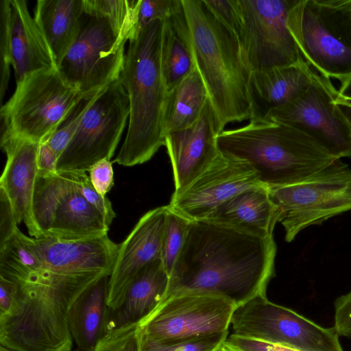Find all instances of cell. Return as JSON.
<instances>
[{
  "label": "cell",
  "instance_id": "1",
  "mask_svg": "<svg viewBox=\"0 0 351 351\" xmlns=\"http://www.w3.org/2000/svg\"><path fill=\"white\" fill-rule=\"evenodd\" d=\"M276 254L273 237L207 220L191 221L163 301L180 293H203L224 298L237 307L265 295L274 276Z\"/></svg>",
  "mask_w": 351,
  "mask_h": 351
},
{
  "label": "cell",
  "instance_id": "2",
  "mask_svg": "<svg viewBox=\"0 0 351 351\" xmlns=\"http://www.w3.org/2000/svg\"><path fill=\"white\" fill-rule=\"evenodd\" d=\"M162 27L163 21H153L129 39L119 77L129 97V124L113 160L122 166L143 164L165 146L163 115L168 91L160 61Z\"/></svg>",
  "mask_w": 351,
  "mask_h": 351
},
{
  "label": "cell",
  "instance_id": "3",
  "mask_svg": "<svg viewBox=\"0 0 351 351\" xmlns=\"http://www.w3.org/2000/svg\"><path fill=\"white\" fill-rule=\"evenodd\" d=\"M104 276L55 273L47 269L19 286V310L0 317V344L14 351H71L68 313L73 302Z\"/></svg>",
  "mask_w": 351,
  "mask_h": 351
},
{
  "label": "cell",
  "instance_id": "4",
  "mask_svg": "<svg viewBox=\"0 0 351 351\" xmlns=\"http://www.w3.org/2000/svg\"><path fill=\"white\" fill-rule=\"evenodd\" d=\"M217 145L221 153L250 164L267 189L304 180L337 160L302 131L264 117L223 130Z\"/></svg>",
  "mask_w": 351,
  "mask_h": 351
},
{
  "label": "cell",
  "instance_id": "5",
  "mask_svg": "<svg viewBox=\"0 0 351 351\" xmlns=\"http://www.w3.org/2000/svg\"><path fill=\"white\" fill-rule=\"evenodd\" d=\"M141 1L83 0L79 34L58 66L67 83L85 94L120 77Z\"/></svg>",
  "mask_w": 351,
  "mask_h": 351
},
{
  "label": "cell",
  "instance_id": "6",
  "mask_svg": "<svg viewBox=\"0 0 351 351\" xmlns=\"http://www.w3.org/2000/svg\"><path fill=\"white\" fill-rule=\"evenodd\" d=\"M193 50L215 114L219 132L233 122L254 117L250 73L237 37L219 22L202 0H182Z\"/></svg>",
  "mask_w": 351,
  "mask_h": 351
},
{
  "label": "cell",
  "instance_id": "7",
  "mask_svg": "<svg viewBox=\"0 0 351 351\" xmlns=\"http://www.w3.org/2000/svg\"><path fill=\"white\" fill-rule=\"evenodd\" d=\"M287 27L320 75L341 83L351 77V0H295Z\"/></svg>",
  "mask_w": 351,
  "mask_h": 351
},
{
  "label": "cell",
  "instance_id": "8",
  "mask_svg": "<svg viewBox=\"0 0 351 351\" xmlns=\"http://www.w3.org/2000/svg\"><path fill=\"white\" fill-rule=\"evenodd\" d=\"M84 95L58 69L27 75L1 106V134L46 141Z\"/></svg>",
  "mask_w": 351,
  "mask_h": 351
},
{
  "label": "cell",
  "instance_id": "9",
  "mask_svg": "<svg viewBox=\"0 0 351 351\" xmlns=\"http://www.w3.org/2000/svg\"><path fill=\"white\" fill-rule=\"evenodd\" d=\"M268 193L285 239L291 242L304 229L351 211V167L337 159L304 180L268 188Z\"/></svg>",
  "mask_w": 351,
  "mask_h": 351
},
{
  "label": "cell",
  "instance_id": "10",
  "mask_svg": "<svg viewBox=\"0 0 351 351\" xmlns=\"http://www.w3.org/2000/svg\"><path fill=\"white\" fill-rule=\"evenodd\" d=\"M230 326L233 335L299 351H343L334 326L322 327L265 295L237 306Z\"/></svg>",
  "mask_w": 351,
  "mask_h": 351
},
{
  "label": "cell",
  "instance_id": "11",
  "mask_svg": "<svg viewBox=\"0 0 351 351\" xmlns=\"http://www.w3.org/2000/svg\"><path fill=\"white\" fill-rule=\"evenodd\" d=\"M241 17L238 42L253 73L305 62L287 27L295 0H237Z\"/></svg>",
  "mask_w": 351,
  "mask_h": 351
},
{
  "label": "cell",
  "instance_id": "12",
  "mask_svg": "<svg viewBox=\"0 0 351 351\" xmlns=\"http://www.w3.org/2000/svg\"><path fill=\"white\" fill-rule=\"evenodd\" d=\"M33 213L42 237L73 240L101 237L105 217L83 197L69 171L37 176Z\"/></svg>",
  "mask_w": 351,
  "mask_h": 351
},
{
  "label": "cell",
  "instance_id": "13",
  "mask_svg": "<svg viewBox=\"0 0 351 351\" xmlns=\"http://www.w3.org/2000/svg\"><path fill=\"white\" fill-rule=\"evenodd\" d=\"M130 116L128 95L119 77L104 87L57 162V171H88L110 160Z\"/></svg>",
  "mask_w": 351,
  "mask_h": 351
},
{
  "label": "cell",
  "instance_id": "14",
  "mask_svg": "<svg viewBox=\"0 0 351 351\" xmlns=\"http://www.w3.org/2000/svg\"><path fill=\"white\" fill-rule=\"evenodd\" d=\"M338 95L330 79L315 73L298 96L263 117L302 131L336 159L351 158V128L335 103Z\"/></svg>",
  "mask_w": 351,
  "mask_h": 351
},
{
  "label": "cell",
  "instance_id": "15",
  "mask_svg": "<svg viewBox=\"0 0 351 351\" xmlns=\"http://www.w3.org/2000/svg\"><path fill=\"white\" fill-rule=\"evenodd\" d=\"M237 306L212 294L184 293L165 299L139 323L140 330L156 341L191 339L228 331Z\"/></svg>",
  "mask_w": 351,
  "mask_h": 351
},
{
  "label": "cell",
  "instance_id": "16",
  "mask_svg": "<svg viewBox=\"0 0 351 351\" xmlns=\"http://www.w3.org/2000/svg\"><path fill=\"white\" fill-rule=\"evenodd\" d=\"M263 186L250 164L220 152L182 193L172 194L169 206L190 221L203 220L237 193Z\"/></svg>",
  "mask_w": 351,
  "mask_h": 351
},
{
  "label": "cell",
  "instance_id": "17",
  "mask_svg": "<svg viewBox=\"0 0 351 351\" xmlns=\"http://www.w3.org/2000/svg\"><path fill=\"white\" fill-rule=\"evenodd\" d=\"M167 213V205L149 210L119 244L108 280L107 304L110 309H117L123 304L139 271L160 258Z\"/></svg>",
  "mask_w": 351,
  "mask_h": 351
},
{
  "label": "cell",
  "instance_id": "18",
  "mask_svg": "<svg viewBox=\"0 0 351 351\" xmlns=\"http://www.w3.org/2000/svg\"><path fill=\"white\" fill-rule=\"evenodd\" d=\"M219 133L208 98L200 117L193 125L165 135V146L173 173V195L182 193L219 155L217 136Z\"/></svg>",
  "mask_w": 351,
  "mask_h": 351
},
{
  "label": "cell",
  "instance_id": "19",
  "mask_svg": "<svg viewBox=\"0 0 351 351\" xmlns=\"http://www.w3.org/2000/svg\"><path fill=\"white\" fill-rule=\"evenodd\" d=\"M39 144L14 135L1 134V147L7 160L0 178V188L10 199L17 223L23 221L29 235L35 239L42 237L33 213Z\"/></svg>",
  "mask_w": 351,
  "mask_h": 351
},
{
  "label": "cell",
  "instance_id": "20",
  "mask_svg": "<svg viewBox=\"0 0 351 351\" xmlns=\"http://www.w3.org/2000/svg\"><path fill=\"white\" fill-rule=\"evenodd\" d=\"M34 239L47 269L73 276L103 274L110 276L119 246L108 234L73 240Z\"/></svg>",
  "mask_w": 351,
  "mask_h": 351
},
{
  "label": "cell",
  "instance_id": "21",
  "mask_svg": "<svg viewBox=\"0 0 351 351\" xmlns=\"http://www.w3.org/2000/svg\"><path fill=\"white\" fill-rule=\"evenodd\" d=\"M10 37L16 82L42 70L58 69L51 49L24 0H10Z\"/></svg>",
  "mask_w": 351,
  "mask_h": 351
},
{
  "label": "cell",
  "instance_id": "22",
  "mask_svg": "<svg viewBox=\"0 0 351 351\" xmlns=\"http://www.w3.org/2000/svg\"><path fill=\"white\" fill-rule=\"evenodd\" d=\"M279 211L271 200L268 189L255 187L230 197L205 219L229 226L250 234L271 237Z\"/></svg>",
  "mask_w": 351,
  "mask_h": 351
},
{
  "label": "cell",
  "instance_id": "23",
  "mask_svg": "<svg viewBox=\"0 0 351 351\" xmlns=\"http://www.w3.org/2000/svg\"><path fill=\"white\" fill-rule=\"evenodd\" d=\"M315 73L306 62L251 73L249 89L254 117H263L295 99L311 84Z\"/></svg>",
  "mask_w": 351,
  "mask_h": 351
},
{
  "label": "cell",
  "instance_id": "24",
  "mask_svg": "<svg viewBox=\"0 0 351 351\" xmlns=\"http://www.w3.org/2000/svg\"><path fill=\"white\" fill-rule=\"evenodd\" d=\"M169 284V276L160 258L143 267L130 285L123 304L117 309L109 308L107 332L147 317L165 299Z\"/></svg>",
  "mask_w": 351,
  "mask_h": 351
},
{
  "label": "cell",
  "instance_id": "25",
  "mask_svg": "<svg viewBox=\"0 0 351 351\" xmlns=\"http://www.w3.org/2000/svg\"><path fill=\"white\" fill-rule=\"evenodd\" d=\"M108 280L104 276L87 287L69 311V331L81 351H92L107 333Z\"/></svg>",
  "mask_w": 351,
  "mask_h": 351
},
{
  "label": "cell",
  "instance_id": "26",
  "mask_svg": "<svg viewBox=\"0 0 351 351\" xmlns=\"http://www.w3.org/2000/svg\"><path fill=\"white\" fill-rule=\"evenodd\" d=\"M83 5V0L36 2L34 18L51 49L57 68L77 37Z\"/></svg>",
  "mask_w": 351,
  "mask_h": 351
},
{
  "label": "cell",
  "instance_id": "27",
  "mask_svg": "<svg viewBox=\"0 0 351 351\" xmlns=\"http://www.w3.org/2000/svg\"><path fill=\"white\" fill-rule=\"evenodd\" d=\"M160 61L167 91L197 68L183 9L163 21Z\"/></svg>",
  "mask_w": 351,
  "mask_h": 351
},
{
  "label": "cell",
  "instance_id": "28",
  "mask_svg": "<svg viewBox=\"0 0 351 351\" xmlns=\"http://www.w3.org/2000/svg\"><path fill=\"white\" fill-rule=\"evenodd\" d=\"M208 98L204 82L196 68L167 93L163 115L165 136L193 125L200 117Z\"/></svg>",
  "mask_w": 351,
  "mask_h": 351
},
{
  "label": "cell",
  "instance_id": "29",
  "mask_svg": "<svg viewBox=\"0 0 351 351\" xmlns=\"http://www.w3.org/2000/svg\"><path fill=\"white\" fill-rule=\"evenodd\" d=\"M44 269L34 239L19 229L0 246V276L18 284Z\"/></svg>",
  "mask_w": 351,
  "mask_h": 351
},
{
  "label": "cell",
  "instance_id": "30",
  "mask_svg": "<svg viewBox=\"0 0 351 351\" xmlns=\"http://www.w3.org/2000/svg\"><path fill=\"white\" fill-rule=\"evenodd\" d=\"M190 221L167 205L160 260L169 277L186 240Z\"/></svg>",
  "mask_w": 351,
  "mask_h": 351
},
{
  "label": "cell",
  "instance_id": "31",
  "mask_svg": "<svg viewBox=\"0 0 351 351\" xmlns=\"http://www.w3.org/2000/svg\"><path fill=\"white\" fill-rule=\"evenodd\" d=\"M104 88V87L85 93L68 113L58 128L45 141L50 145L58 158L77 132L85 113Z\"/></svg>",
  "mask_w": 351,
  "mask_h": 351
},
{
  "label": "cell",
  "instance_id": "32",
  "mask_svg": "<svg viewBox=\"0 0 351 351\" xmlns=\"http://www.w3.org/2000/svg\"><path fill=\"white\" fill-rule=\"evenodd\" d=\"M228 336L226 331L186 339L156 341L140 330L141 351H217Z\"/></svg>",
  "mask_w": 351,
  "mask_h": 351
},
{
  "label": "cell",
  "instance_id": "33",
  "mask_svg": "<svg viewBox=\"0 0 351 351\" xmlns=\"http://www.w3.org/2000/svg\"><path fill=\"white\" fill-rule=\"evenodd\" d=\"M139 323L125 324L108 332L92 351H141Z\"/></svg>",
  "mask_w": 351,
  "mask_h": 351
},
{
  "label": "cell",
  "instance_id": "34",
  "mask_svg": "<svg viewBox=\"0 0 351 351\" xmlns=\"http://www.w3.org/2000/svg\"><path fill=\"white\" fill-rule=\"evenodd\" d=\"M182 9V0H141L134 34L153 21H165Z\"/></svg>",
  "mask_w": 351,
  "mask_h": 351
},
{
  "label": "cell",
  "instance_id": "35",
  "mask_svg": "<svg viewBox=\"0 0 351 351\" xmlns=\"http://www.w3.org/2000/svg\"><path fill=\"white\" fill-rule=\"evenodd\" d=\"M9 20L10 0H2L0 1L1 101L8 88L10 67L12 66Z\"/></svg>",
  "mask_w": 351,
  "mask_h": 351
},
{
  "label": "cell",
  "instance_id": "36",
  "mask_svg": "<svg viewBox=\"0 0 351 351\" xmlns=\"http://www.w3.org/2000/svg\"><path fill=\"white\" fill-rule=\"evenodd\" d=\"M69 172L83 197L105 217L110 226L116 217L110 201L106 196H102L96 191L86 171Z\"/></svg>",
  "mask_w": 351,
  "mask_h": 351
},
{
  "label": "cell",
  "instance_id": "37",
  "mask_svg": "<svg viewBox=\"0 0 351 351\" xmlns=\"http://www.w3.org/2000/svg\"><path fill=\"white\" fill-rule=\"evenodd\" d=\"M213 16L238 39L241 17L237 0H202Z\"/></svg>",
  "mask_w": 351,
  "mask_h": 351
},
{
  "label": "cell",
  "instance_id": "38",
  "mask_svg": "<svg viewBox=\"0 0 351 351\" xmlns=\"http://www.w3.org/2000/svg\"><path fill=\"white\" fill-rule=\"evenodd\" d=\"M223 348L226 351H299L286 346L233 334L228 336L223 344Z\"/></svg>",
  "mask_w": 351,
  "mask_h": 351
},
{
  "label": "cell",
  "instance_id": "39",
  "mask_svg": "<svg viewBox=\"0 0 351 351\" xmlns=\"http://www.w3.org/2000/svg\"><path fill=\"white\" fill-rule=\"evenodd\" d=\"M88 173L96 191L101 195L106 196L114 185L112 162L108 159H102L95 163L88 170Z\"/></svg>",
  "mask_w": 351,
  "mask_h": 351
},
{
  "label": "cell",
  "instance_id": "40",
  "mask_svg": "<svg viewBox=\"0 0 351 351\" xmlns=\"http://www.w3.org/2000/svg\"><path fill=\"white\" fill-rule=\"evenodd\" d=\"M12 206L5 192L0 188V246L19 229Z\"/></svg>",
  "mask_w": 351,
  "mask_h": 351
},
{
  "label": "cell",
  "instance_id": "41",
  "mask_svg": "<svg viewBox=\"0 0 351 351\" xmlns=\"http://www.w3.org/2000/svg\"><path fill=\"white\" fill-rule=\"evenodd\" d=\"M18 310V285L0 276V317L14 316Z\"/></svg>",
  "mask_w": 351,
  "mask_h": 351
},
{
  "label": "cell",
  "instance_id": "42",
  "mask_svg": "<svg viewBox=\"0 0 351 351\" xmlns=\"http://www.w3.org/2000/svg\"><path fill=\"white\" fill-rule=\"evenodd\" d=\"M339 336L351 338V291L335 302V325Z\"/></svg>",
  "mask_w": 351,
  "mask_h": 351
},
{
  "label": "cell",
  "instance_id": "43",
  "mask_svg": "<svg viewBox=\"0 0 351 351\" xmlns=\"http://www.w3.org/2000/svg\"><path fill=\"white\" fill-rule=\"evenodd\" d=\"M58 157L47 142L39 144L37 164L38 176H48L57 172V162Z\"/></svg>",
  "mask_w": 351,
  "mask_h": 351
},
{
  "label": "cell",
  "instance_id": "44",
  "mask_svg": "<svg viewBox=\"0 0 351 351\" xmlns=\"http://www.w3.org/2000/svg\"><path fill=\"white\" fill-rule=\"evenodd\" d=\"M335 103L351 128V99L343 98L338 95Z\"/></svg>",
  "mask_w": 351,
  "mask_h": 351
},
{
  "label": "cell",
  "instance_id": "45",
  "mask_svg": "<svg viewBox=\"0 0 351 351\" xmlns=\"http://www.w3.org/2000/svg\"><path fill=\"white\" fill-rule=\"evenodd\" d=\"M339 96L346 99H351V77L341 83Z\"/></svg>",
  "mask_w": 351,
  "mask_h": 351
},
{
  "label": "cell",
  "instance_id": "46",
  "mask_svg": "<svg viewBox=\"0 0 351 351\" xmlns=\"http://www.w3.org/2000/svg\"><path fill=\"white\" fill-rule=\"evenodd\" d=\"M0 351H14V350H10L3 346H0Z\"/></svg>",
  "mask_w": 351,
  "mask_h": 351
},
{
  "label": "cell",
  "instance_id": "47",
  "mask_svg": "<svg viewBox=\"0 0 351 351\" xmlns=\"http://www.w3.org/2000/svg\"><path fill=\"white\" fill-rule=\"evenodd\" d=\"M217 351H225L224 349L223 348V346L221 348H220L219 350H217Z\"/></svg>",
  "mask_w": 351,
  "mask_h": 351
},
{
  "label": "cell",
  "instance_id": "48",
  "mask_svg": "<svg viewBox=\"0 0 351 351\" xmlns=\"http://www.w3.org/2000/svg\"><path fill=\"white\" fill-rule=\"evenodd\" d=\"M73 351H81V350H80L79 349H77V350H75Z\"/></svg>",
  "mask_w": 351,
  "mask_h": 351
},
{
  "label": "cell",
  "instance_id": "49",
  "mask_svg": "<svg viewBox=\"0 0 351 351\" xmlns=\"http://www.w3.org/2000/svg\"><path fill=\"white\" fill-rule=\"evenodd\" d=\"M226 351V350H225Z\"/></svg>",
  "mask_w": 351,
  "mask_h": 351
}]
</instances>
